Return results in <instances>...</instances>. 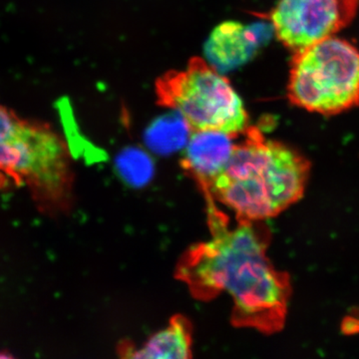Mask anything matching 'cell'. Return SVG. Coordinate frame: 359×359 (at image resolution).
Here are the masks:
<instances>
[{"label":"cell","instance_id":"obj_1","mask_svg":"<svg viewBox=\"0 0 359 359\" xmlns=\"http://www.w3.org/2000/svg\"><path fill=\"white\" fill-rule=\"evenodd\" d=\"M205 199L211 238L186 250L177 264V280L200 301L230 295L235 327L264 334L280 332L292 287L289 273L278 271L266 254L271 231L262 222L244 219L231 228L215 200Z\"/></svg>","mask_w":359,"mask_h":359},{"label":"cell","instance_id":"obj_2","mask_svg":"<svg viewBox=\"0 0 359 359\" xmlns=\"http://www.w3.org/2000/svg\"><path fill=\"white\" fill-rule=\"evenodd\" d=\"M242 136L226 166L203 192L231 209L237 219L275 218L304 197L311 162L294 148L266 139L256 127Z\"/></svg>","mask_w":359,"mask_h":359},{"label":"cell","instance_id":"obj_3","mask_svg":"<svg viewBox=\"0 0 359 359\" xmlns=\"http://www.w3.org/2000/svg\"><path fill=\"white\" fill-rule=\"evenodd\" d=\"M0 173L25 183L45 209L65 211L72 200L69 152L51 128L0 107Z\"/></svg>","mask_w":359,"mask_h":359},{"label":"cell","instance_id":"obj_4","mask_svg":"<svg viewBox=\"0 0 359 359\" xmlns=\"http://www.w3.org/2000/svg\"><path fill=\"white\" fill-rule=\"evenodd\" d=\"M287 98L297 107L325 116L358 106V49L334 35L295 51Z\"/></svg>","mask_w":359,"mask_h":359},{"label":"cell","instance_id":"obj_5","mask_svg":"<svg viewBox=\"0 0 359 359\" xmlns=\"http://www.w3.org/2000/svg\"><path fill=\"white\" fill-rule=\"evenodd\" d=\"M155 87L158 104L178 112L191 131L217 130L240 136L250 127L244 103L230 80L204 59L193 57L185 69L169 71Z\"/></svg>","mask_w":359,"mask_h":359},{"label":"cell","instance_id":"obj_6","mask_svg":"<svg viewBox=\"0 0 359 359\" xmlns=\"http://www.w3.org/2000/svg\"><path fill=\"white\" fill-rule=\"evenodd\" d=\"M359 0H278L271 13L278 41L294 52L334 36L355 18Z\"/></svg>","mask_w":359,"mask_h":359},{"label":"cell","instance_id":"obj_7","mask_svg":"<svg viewBox=\"0 0 359 359\" xmlns=\"http://www.w3.org/2000/svg\"><path fill=\"white\" fill-rule=\"evenodd\" d=\"M238 137L217 130L191 131L181 165L199 184L202 191L210 186L228 164Z\"/></svg>","mask_w":359,"mask_h":359},{"label":"cell","instance_id":"obj_8","mask_svg":"<svg viewBox=\"0 0 359 359\" xmlns=\"http://www.w3.org/2000/svg\"><path fill=\"white\" fill-rule=\"evenodd\" d=\"M192 325L185 316H176L168 327L153 334L140 347L122 344L120 355L128 358H192Z\"/></svg>","mask_w":359,"mask_h":359},{"label":"cell","instance_id":"obj_9","mask_svg":"<svg viewBox=\"0 0 359 359\" xmlns=\"http://www.w3.org/2000/svg\"><path fill=\"white\" fill-rule=\"evenodd\" d=\"M257 36L240 23L219 25L210 39L209 54L219 65L231 66L247 60L257 47Z\"/></svg>","mask_w":359,"mask_h":359},{"label":"cell","instance_id":"obj_10","mask_svg":"<svg viewBox=\"0 0 359 359\" xmlns=\"http://www.w3.org/2000/svg\"><path fill=\"white\" fill-rule=\"evenodd\" d=\"M188 131L191 130L184 119L183 121L176 119L162 120L151 129L149 141L154 148L169 150L170 148H177L181 145Z\"/></svg>","mask_w":359,"mask_h":359},{"label":"cell","instance_id":"obj_11","mask_svg":"<svg viewBox=\"0 0 359 359\" xmlns=\"http://www.w3.org/2000/svg\"><path fill=\"white\" fill-rule=\"evenodd\" d=\"M120 167L125 174L128 175L130 179L133 180L136 179V176L140 179L143 178L142 176L145 175L146 170H150V164L145 155L135 151L125 153L122 156Z\"/></svg>","mask_w":359,"mask_h":359}]
</instances>
